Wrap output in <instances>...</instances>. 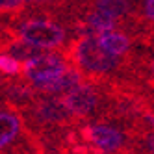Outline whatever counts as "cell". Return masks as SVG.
Masks as SVG:
<instances>
[{
	"label": "cell",
	"instance_id": "6da1fadb",
	"mask_svg": "<svg viewBox=\"0 0 154 154\" xmlns=\"http://www.w3.org/2000/svg\"><path fill=\"white\" fill-rule=\"evenodd\" d=\"M20 113H23L26 128H30L32 132L65 130L78 125V119L67 108L63 97L47 95V93H41Z\"/></svg>",
	"mask_w": 154,
	"mask_h": 154
},
{
	"label": "cell",
	"instance_id": "7a4b0ae2",
	"mask_svg": "<svg viewBox=\"0 0 154 154\" xmlns=\"http://www.w3.org/2000/svg\"><path fill=\"white\" fill-rule=\"evenodd\" d=\"M17 34L43 48H58L67 39V30L48 19L30 17L17 24Z\"/></svg>",
	"mask_w": 154,
	"mask_h": 154
},
{
	"label": "cell",
	"instance_id": "3957f363",
	"mask_svg": "<svg viewBox=\"0 0 154 154\" xmlns=\"http://www.w3.org/2000/svg\"><path fill=\"white\" fill-rule=\"evenodd\" d=\"M102 98L104 97H102V87L100 85L95 84V82H89V80H84L78 85L71 87V89L65 93L63 100L78 121H87L91 115L97 113Z\"/></svg>",
	"mask_w": 154,
	"mask_h": 154
},
{
	"label": "cell",
	"instance_id": "277c9868",
	"mask_svg": "<svg viewBox=\"0 0 154 154\" xmlns=\"http://www.w3.org/2000/svg\"><path fill=\"white\" fill-rule=\"evenodd\" d=\"M69 67V61L65 60L63 54H41L24 63L23 67V78L35 84L58 76Z\"/></svg>",
	"mask_w": 154,
	"mask_h": 154
},
{
	"label": "cell",
	"instance_id": "5b68a950",
	"mask_svg": "<svg viewBox=\"0 0 154 154\" xmlns=\"http://www.w3.org/2000/svg\"><path fill=\"white\" fill-rule=\"evenodd\" d=\"M39 95H41V91H37V87L24 78L23 80H8L2 89L6 106L17 109V112H23L24 108H28Z\"/></svg>",
	"mask_w": 154,
	"mask_h": 154
},
{
	"label": "cell",
	"instance_id": "8992f818",
	"mask_svg": "<svg viewBox=\"0 0 154 154\" xmlns=\"http://www.w3.org/2000/svg\"><path fill=\"white\" fill-rule=\"evenodd\" d=\"M85 80L84 72L74 67L72 63H69V67L65 69L63 72H60L58 76L54 78H48V80H43V82H35L34 85L37 87V91L41 93H47V95H58V93H67L71 87L78 85L80 82Z\"/></svg>",
	"mask_w": 154,
	"mask_h": 154
},
{
	"label": "cell",
	"instance_id": "52a82bcc",
	"mask_svg": "<svg viewBox=\"0 0 154 154\" xmlns=\"http://www.w3.org/2000/svg\"><path fill=\"white\" fill-rule=\"evenodd\" d=\"M24 128L26 125L20 112L8 108L0 113V150L13 145V141L20 136V132H24Z\"/></svg>",
	"mask_w": 154,
	"mask_h": 154
},
{
	"label": "cell",
	"instance_id": "ba28073f",
	"mask_svg": "<svg viewBox=\"0 0 154 154\" xmlns=\"http://www.w3.org/2000/svg\"><path fill=\"white\" fill-rule=\"evenodd\" d=\"M100 43L112 50L113 54H119V56H130L132 50V41L126 34H121V32H104V34L98 37Z\"/></svg>",
	"mask_w": 154,
	"mask_h": 154
},
{
	"label": "cell",
	"instance_id": "9c48e42d",
	"mask_svg": "<svg viewBox=\"0 0 154 154\" xmlns=\"http://www.w3.org/2000/svg\"><path fill=\"white\" fill-rule=\"evenodd\" d=\"M23 61L15 60L13 56H9L8 52L0 50V72H4L6 76H23Z\"/></svg>",
	"mask_w": 154,
	"mask_h": 154
},
{
	"label": "cell",
	"instance_id": "30bf717a",
	"mask_svg": "<svg viewBox=\"0 0 154 154\" xmlns=\"http://www.w3.org/2000/svg\"><path fill=\"white\" fill-rule=\"evenodd\" d=\"M26 0H0V15L15 19L23 13Z\"/></svg>",
	"mask_w": 154,
	"mask_h": 154
},
{
	"label": "cell",
	"instance_id": "8fae6325",
	"mask_svg": "<svg viewBox=\"0 0 154 154\" xmlns=\"http://www.w3.org/2000/svg\"><path fill=\"white\" fill-rule=\"evenodd\" d=\"M141 17L145 20V28H154V0H143L141 2Z\"/></svg>",
	"mask_w": 154,
	"mask_h": 154
},
{
	"label": "cell",
	"instance_id": "7c38bea8",
	"mask_svg": "<svg viewBox=\"0 0 154 154\" xmlns=\"http://www.w3.org/2000/svg\"><path fill=\"white\" fill-rule=\"evenodd\" d=\"M137 139H141V141H143V145H145L147 154H154V128H152V130H149V132H145V134L139 136Z\"/></svg>",
	"mask_w": 154,
	"mask_h": 154
},
{
	"label": "cell",
	"instance_id": "4fadbf2b",
	"mask_svg": "<svg viewBox=\"0 0 154 154\" xmlns=\"http://www.w3.org/2000/svg\"><path fill=\"white\" fill-rule=\"evenodd\" d=\"M143 71H145L147 76H149V78L145 80L147 85H154V58H150V60H147L145 63H143Z\"/></svg>",
	"mask_w": 154,
	"mask_h": 154
},
{
	"label": "cell",
	"instance_id": "5bb4252c",
	"mask_svg": "<svg viewBox=\"0 0 154 154\" xmlns=\"http://www.w3.org/2000/svg\"><path fill=\"white\" fill-rule=\"evenodd\" d=\"M26 2H39V4H45V2H52V4H61L63 0H26Z\"/></svg>",
	"mask_w": 154,
	"mask_h": 154
},
{
	"label": "cell",
	"instance_id": "9a60e30c",
	"mask_svg": "<svg viewBox=\"0 0 154 154\" xmlns=\"http://www.w3.org/2000/svg\"><path fill=\"white\" fill-rule=\"evenodd\" d=\"M6 82H8V80L4 78V76H2V74H0V91H2V89H4V85H6Z\"/></svg>",
	"mask_w": 154,
	"mask_h": 154
},
{
	"label": "cell",
	"instance_id": "2e32d148",
	"mask_svg": "<svg viewBox=\"0 0 154 154\" xmlns=\"http://www.w3.org/2000/svg\"><path fill=\"white\" fill-rule=\"evenodd\" d=\"M147 87H149V95H150L152 102H154V85H147Z\"/></svg>",
	"mask_w": 154,
	"mask_h": 154
}]
</instances>
